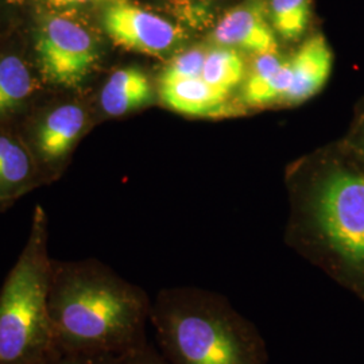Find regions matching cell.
Returning a JSON list of instances; mask_svg holds the SVG:
<instances>
[{"label":"cell","instance_id":"obj_1","mask_svg":"<svg viewBox=\"0 0 364 364\" xmlns=\"http://www.w3.org/2000/svg\"><path fill=\"white\" fill-rule=\"evenodd\" d=\"M151 302L95 263L53 264L49 291L55 351L124 356L146 341Z\"/></svg>","mask_w":364,"mask_h":364},{"label":"cell","instance_id":"obj_2","mask_svg":"<svg viewBox=\"0 0 364 364\" xmlns=\"http://www.w3.org/2000/svg\"><path fill=\"white\" fill-rule=\"evenodd\" d=\"M150 321L170 364H260L248 326L208 294L164 290L151 304Z\"/></svg>","mask_w":364,"mask_h":364},{"label":"cell","instance_id":"obj_3","mask_svg":"<svg viewBox=\"0 0 364 364\" xmlns=\"http://www.w3.org/2000/svg\"><path fill=\"white\" fill-rule=\"evenodd\" d=\"M52 267L45 215L38 210L26 247L0 289V364H39L55 352L49 312Z\"/></svg>","mask_w":364,"mask_h":364},{"label":"cell","instance_id":"obj_4","mask_svg":"<svg viewBox=\"0 0 364 364\" xmlns=\"http://www.w3.org/2000/svg\"><path fill=\"white\" fill-rule=\"evenodd\" d=\"M316 219L328 245L356 269H364V174L335 171L316 197Z\"/></svg>","mask_w":364,"mask_h":364},{"label":"cell","instance_id":"obj_5","mask_svg":"<svg viewBox=\"0 0 364 364\" xmlns=\"http://www.w3.org/2000/svg\"><path fill=\"white\" fill-rule=\"evenodd\" d=\"M37 53L45 77L64 87L82 82L97 58L90 31L63 16H52L43 22L39 28Z\"/></svg>","mask_w":364,"mask_h":364},{"label":"cell","instance_id":"obj_6","mask_svg":"<svg viewBox=\"0 0 364 364\" xmlns=\"http://www.w3.org/2000/svg\"><path fill=\"white\" fill-rule=\"evenodd\" d=\"M103 26L108 37L131 52L162 55L183 41L180 27L127 0H112L105 9Z\"/></svg>","mask_w":364,"mask_h":364},{"label":"cell","instance_id":"obj_7","mask_svg":"<svg viewBox=\"0 0 364 364\" xmlns=\"http://www.w3.org/2000/svg\"><path fill=\"white\" fill-rule=\"evenodd\" d=\"M218 46L258 55L278 52L267 0H243L223 15L212 31Z\"/></svg>","mask_w":364,"mask_h":364},{"label":"cell","instance_id":"obj_8","mask_svg":"<svg viewBox=\"0 0 364 364\" xmlns=\"http://www.w3.org/2000/svg\"><path fill=\"white\" fill-rule=\"evenodd\" d=\"M333 54L321 34L306 39L290 58L291 85L284 103L299 105L321 91L331 76Z\"/></svg>","mask_w":364,"mask_h":364},{"label":"cell","instance_id":"obj_9","mask_svg":"<svg viewBox=\"0 0 364 364\" xmlns=\"http://www.w3.org/2000/svg\"><path fill=\"white\" fill-rule=\"evenodd\" d=\"M159 96L164 105L182 115L210 117L227 111L228 95L201 77L161 80Z\"/></svg>","mask_w":364,"mask_h":364},{"label":"cell","instance_id":"obj_10","mask_svg":"<svg viewBox=\"0 0 364 364\" xmlns=\"http://www.w3.org/2000/svg\"><path fill=\"white\" fill-rule=\"evenodd\" d=\"M290 85V60L278 52L258 54L243 88V102L252 107L282 103Z\"/></svg>","mask_w":364,"mask_h":364},{"label":"cell","instance_id":"obj_11","mask_svg":"<svg viewBox=\"0 0 364 364\" xmlns=\"http://www.w3.org/2000/svg\"><path fill=\"white\" fill-rule=\"evenodd\" d=\"M154 93L147 76L138 68L119 69L105 82L100 105L105 114L120 117L153 102Z\"/></svg>","mask_w":364,"mask_h":364},{"label":"cell","instance_id":"obj_12","mask_svg":"<svg viewBox=\"0 0 364 364\" xmlns=\"http://www.w3.org/2000/svg\"><path fill=\"white\" fill-rule=\"evenodd\" d=\"M87 114L76 105H65L53 109L38 130V149L46 159L66 156L85 127Z\"/></svg>","mask_w":364,"mask_h":364},{"label":"cell","instance_id":"obj_13","mask_svg":"<svg viewBox=\"0 0 364 364\" xmlns=\"http://www.w3.org/2000/svg\"><path fill=\"white\" fill-rule=\"evenodd\" d=\"M245 76L246 65L237 50L218 45L208 49L201 78L209 85L230 95L245 80Z\"/></svg>","mask_w":364,"mask_h":364},{"label":"cell","instance_id":"obj_14","mask_svg":"<svg viewBox=\"0 0 364 364\" xmlns=\"http://www.w3.org/2000/svg\"><path fill=\"white\" fill-rule=\"evenodd\" d=\"M30 174L31 162L25 147L13 138L0 135V200L23 189Z\"/></svg>","mask_w":364,"mask_h":364},{"label":"cell","instance_id":"obj_15","mask_svg":"<svg viewBox=\"0 0 364 364\" xmlns=\"http://www.w3.org/2000/svg\"><path fill=\"white\" fill-rule=\"evenodd\" d=\"M34 81L25 61L16 55L0 60V115L14 111L33 93Z\"/></svg>","mask_w":364,"mask_h":364},{"label":"cell","instance_id":"obj_16","mask_svg":"<svg viewBox=\"0 0 364 364\" xmlns=\"http://www.w3.org/2000/svg\"><path fill=\"white\" fill-rule=\"evenodd\" d=\"M274 30L287 41L299 39L311 21V0H269Z\"/></svg>","mask_w":364,"mask_h":364},{"label":"cell","instance_id":"obj_17","mask_svg":"<svg viewBox=\"0 0 364 364\" xmlns=\"http://www.w3.org/2000/svg\"><path fill=\"white\" fill-rule=\"evenodd\" d=\"M207 53H208L207 48L196 46L176 55L169 65L165 68L161 80L201 77Z\"/></svg>","mask_w":364,"mask_h":364},{"label":"cell","instance_id":"obj_18","mask_svg":"<svg viewBox=\"0 0 364 364\" xmlns=\"http://www.w3.org/2000/svg\"><path fill=\"white\" fill-rule=\"evenodd\" d=\"M123 356L55 351L39 364H122Z\"/></svg>","mask_w":364,"mask_h":364},{"label":"cell","instance_id":"obj_19","mask_svg":"<svg viewBox=\"0 0 364 364\" xmlns=\"http://www.w3.org/2000/svg\"><path fill=\"white\" fill-rule=\"evenodd\" d=\"M122 364H170L166 358L161 356L158 352L144 341L139 347L134 348L123 356Z\"/></svg>","mask_w":364,"mask_h":364},{"label":"cell","instance_id":"obj_20","mask_svg":"<svg viewBox=\"0 0 364 364\" xmlns=\"http://www.w3.org/2000/svg\"><path fill=\"white\" fill-rule=\"evenodd\" d=\"M53 6L57 7H70V6H80V4H87L92 1H97V0H49Z\"/></svg>","mask_w":364,"mask_h":364},{"label":"cell","instance_id":"obj_21","mask_svg":"<svg viewBox=\"0 0 364 364\" xmlns=\"http://www.w3.org/2000/svg\"><path fill=\"white\" fill-rule=\"evenodd\" d=\"M170 1L180 6L182 9H192V7H197L198 4L208 1V0H170Z\"/></svg>","mask_w":364,"mask_h":364},{"label":"cell","instance_id":"obj_22","mask_svg":"<svg viewBox=\"0 0 364 364\" xmlns=\"http://www.w3.org/2000/svg\"><path fill=\"white\" fill-rule=\"evenodd\" d=\"M360 147H362L364 153V127L363 130H362V134H360Z\"/></svg>","mask_w":364,"mask_h":364},{"label":"cell","instance_id":"obj_23","mask_svg":"<svg viewBox=\"0 0 364 364\" xmlns=\"http://www.w3.org/2000/svg\"><path fill=\"white\" fill-rule=\"evenodd\" d=\"M109 1H112V0H109Z\"/></svg>","mask_w":364,"mask_h":364}]
</instances>
